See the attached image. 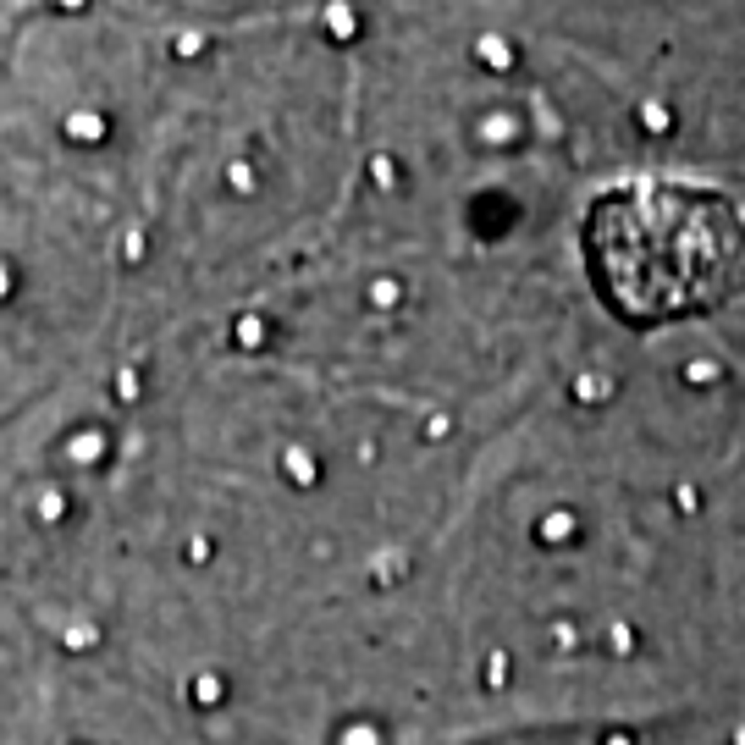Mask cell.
<instances>
[{
    "instance_id": "cell-4",
    "label": "cell",
    "mask_w": 745,
    "mask_h": 745,
    "mask_svg": "<svg viewBox=\"0 0 745 745\" xmlns=\"http://www.w3.org/2000/svg\"><path fill=\"white\" fill-rule=\"evenodd\" d=\"M34 513H39L44 525H56L61 513H67V492H61V486H44V492H39V508H34Z\"/></svg>"
},
{
    "instance_id": "cell-3",
    "label": "cell",
    "mask_w": 745,
    "mask_h": 745,
    "mask_svg": "<svg viewBox=\"0 0 745 745\" xmlns=\"http://www.w3.org/2000/svg\"><path fill=\"white\" fill-rule=\"evenodd\" d=\"M99 448H106V436L83 431V436H72V442H67V458H72V464H89V458H99Z\"/></svg>"
},
{
    "instance_id": "cell-6",
    "label": "cell",
    "mask_w": 745,
    "mask_h": 745,
    "mask_svg": "<svg viewBox=\"0 0 745 745\" xmlns=\"http://www.w3.org/2000/svg\"><path fill=\"white\" fill-rule=\"evenodd\" d=\"M221 696V679H194V701H216Z\"/></svg>"
},
{
    "instance_id": "cell-2",
    "label": "cell",
    "mask_w": 745,
    "mask_h": 745,
    "mask_svg": "<svg viewBox=\"0 0 745 745\" xmlns=\"http://www.w3.org/2000/svg\"><path fill=\"white\" fill-rule=\"evenodd\" d=\"M61 133H67V139L94 144V139H106V116H99V111H72V116L61 122Z\"/></svg>"
},
{
    "instance_id": "cell-1",
    "label": "cell",
    "mask_w": 745,
    "mask_h": 745,
    "mask_svg": "<svg viewBox=\"0 0 745 745\" xmlns=\"http://www.w3.org/2000/svg\"><path fill=\"white\" fill-rule=\"evenodd\" d=\"M602 293L635 321H674L717 304L745 276V226L717 194L640 183L597 204L590 221Z\"/></svg>"
},
{
    "instance_id": "cell-5",
    "label": "cell",
    "mask_w": 745,
    "mask_h": 745,
    "mask_svg": "<svg viewBox=\"0 0 745 745\" xmlns=\"http://www.w3.org/2000/svg\"><path fill=\"white\" fill-rule=\"evenodd\" d=\"M61 640H67V652H94V640H99V630H94V624H72V630H67Z\"/></svg>"
},
{
    "instance_id": "cell-7",
    "label": "cell",
    "mask_w": 745,
    "mask_h": 745,
    "mask_svg": "<svg viewBox=\"0 0 745 745\" xmlns=\"http://www.w3.org/2000/svg\"><path fill=\"white\" fill-rule=\"evenodd\" d=\"M12 281H17V276H12V260H0V304L12 298Z\"/></svg>"
}]
</instances>
